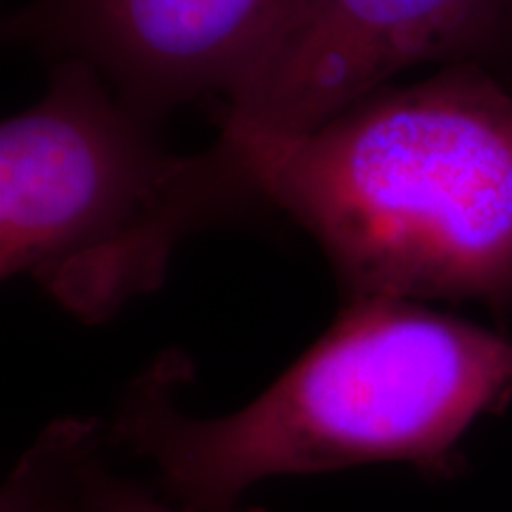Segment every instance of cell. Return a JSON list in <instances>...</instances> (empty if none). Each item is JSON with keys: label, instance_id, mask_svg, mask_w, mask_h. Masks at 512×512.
<instances>
[{"label": "cell", "instance_id": "3", "mask_svg": "<svg viewBox=\"0 0 512 512\" xmlns=\"http://www.w3.org/2000/svg\"><path fill=\"white\" fill-rule=\"evenodd\" d=\"M105 76L53 62L34 105L0 126V273L27 275L81 323L159 290L176 249L271 209L219 136L195 155Z\"/></svg>", "mask_w": 512, "mask_h": 512}, {"label": "cell", "instance_id": "5", "mask_svg": "<svg viewBox=\"0 0 512 512\" xmlns=\"http://www.w3.org/2000/svg\"><path fill=\"white\" fill-rule=\"evenodd\" d=\"M510 0H309L219 119L309 131L420 64L486 67Z\"/></svg>", "mask_w": 512, "mask_h": 512}, {"label": "cell", "instance_id": "4", "mask_svg": "<svg viewBox=\"0 0 512 512\" xmlns=\"http://www.w3.org/2000/svg\"><path fill=\"white\" fill-rule=\"evenodd\" d=\"M309 0H29L3 38L43 60L93 67L128 105L162 121L221 105L264 64Z\"/></svg>", "mask_w": 512, "mask_h": 512}, {"label": "cell", "instance_id": "1", "mask_svg": "<svg viewBox=\"0 0 512 512\" xmlns=\"http://www.w3.org/2000/svg\"><path fill=\"white\" fill-rule=\"evenodd\" d=\"M162 356L105 422L114 448L157 472L181 512H235L249 486L366 463L448 472L458 441L512 401V337L406 299H351L330 328L240 411L192 418Z\"/></svg>", "mask_w": 512, "mask_h": 512}, {"label": "cell", "instance_id": "2", "mask_svg": "<svg viewBox=\"0 0 512 512\" xmlns=\"http://www.w3.org/2000/svg\"><path fill=\"white\" fill-rule=\"evenodd\" d=\"M219 126L271 209L323 249L344 302L512 313V91L484 67L389 83L309 131Z\"/></svg>", "mask_w": 512, "mask_h": 512}, {"label": "cell", "instance_id": "6", "mask_svg": "<svg viewBox=\"0 0 512 512\" xmlns=\"http://www.w3.org/2000/svg\"><path fill=\"white\" fill-rule=\"evenodd\" d=\"M484 69L494 74L496 79H501L512 91V0L508 5V12H505L501 36H498L494 53H491Z\"/></svg>", "mask_w": 512, "mask_h": 512}]
</instances>
